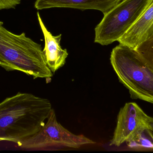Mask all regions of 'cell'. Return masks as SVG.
<instances>
[{
	"instance_id": "obj_1",
	"label": "cell",
	"mask_w": 153,
	"mask_h": 153,
	"mask_svg": "<svg viewBox=\"0 0 153 153\" xmlns=\"http://www.w3.org/2000/svg\"><path fill=\"white\" fill-rule=\"evenodd\" d=\"M47 99L18 93L0 102V141L17 144L38 133L52 111Z\"/></svg>"
},
{
	"instance_id": "obj_2",
	"label": "cell",
	"mask_w": 153,
	"mask_h": 153,
	"mask_svg": "<svg viewBox=\"0 0 153 153\" xmlns=\"http://www.w3.org/2000/svg\"><path fill=\"white\" fill-rule=\"evenodd\" d=\"M0 66L7 71H18L36 78L50 79L53 72L48 66L41 45L27 37L8 31L0 21Z\"/></svg>"
},
{
	"instance_id": "obj_3",
	"label": "cell",
	"mask_w": 153,
	"mask_h": 153,
	"mask_svg": "<svg viewBox=\"0 0 153 153\" xmlns=\"http://www.w3.org/2000/svg\"><path fill=\"white\" fill-rule=\"evenodd\" d=\"M111 66L132 99L153 104V69L134 49L120 44L111 51Z\"/></svg>"
},
{
	"instance_id": "obj_4",
	"label": "cell",
	"mask_w": 153,
	"mask_h": 153,
	"mask_svg": "<svg viewBox=\"0 0 153 153\" xmlns=\"http://www.w3.org/2000/svg\"><path fill=\"white\" fill-rule=\"evenodd\" d=\"M150 0H122L104 14L94 29V42L108 46L130 28L144 10Z\"/></svg>"
},
{
	"instance_id": "obj_5",
	"label": "cell",
	"mask_w": 153,
	"mask_h": 153,
	"mask_svg": "<svg viewBox=\"0 0 153 153\" xmlns=\"http://www.w3.org/2000/svg\"><path fill=\"white\" fill-rule=\"evenodd\" d=\"M95 142L83 135L73 134L57 121L55 111L52 109L43 128L34 135L17 143L27 150H56L64 148L78 149Z\"/></svg>"
},
{
	"instance_id": "obj_6",
	"label": "cell",
	"mask_w": 153,
	"mask_h": 153,
	"mask_svg": "<svg viewBox=\"0 0 153 153\" xmlns=\"http://www.w3.org/2000/svg\"><path fill=\"white\" fill-rule=\"evenodd\" d=\"M151 118L136 103H126L119 112L117 126L110 146H120L142 128L149 127Z\"/></svg>"
},
{
	"instance_id": "obj_7",
	"label": "cell",
	"mask_w": 153,
	"mask_h": 153,
	"mask_svg": "<svg viewBox=\"0 0 153 153\" xmlns=\"http://www.w3.org/2000/svg\"><path fill=\"white\" fill-rule=\"evenodd\" d=\"M153 33V0H150L144 10L130 28L118 41L135 49Z\"/></svg>"
},
{
	"instance_id": "obj_8",
	"label": "cell",
	"mask_w": 153,
	"mask_h": 153,
	"mask_svg": "<svg viewBox=\"0 0 153 153\" xmlns=\"http://www.w3.org/2000/svg\"><path fill=\"white\" fill-rule=\"evenodd\" d=\"M122 0H36L38 10L53 8H68L81 10H94L103 14L109 11Z\"/></svg>"
},
{
	"instance_id": "obj_9",
	"label": "cell",
	"mask_w": 153,
	"mask_h": 153,
	"mask_svg": "<svg viewBox=\"0 0 153 153\" xmlns=\"http://www.w3.org/2000/svg\"><path fill=\"white\" fill-rule=\"evenodd\" d=\"M37 17L45 38V46L43 51L46 63L51 72L55 73L64 65L68 53L67 49H62L60 45L62 34L53 36L45 26L39 12Z\"/></svg>"
},
{
	"instance_id": "obj_10",
	"label": "cell",
	"mask_w": 153,
	"mask_h": 153,
	"mask_svg": "<svg viewBox=\"0 0 153 153\" xmlns=\"http://www.w3.org/2000/svg\"><path fill=\"white\" fill-rule=\"evenodd\" d=\"M134 150H153V132L148 127L142 128L126 142Z\"/></svg>"
},
{
	"instance_id": "obj_11",
	"label": "cell",
	"mask_w": 153,
	"mask_h": 153,
	"mask_svg": "<svg viewBox=\"0 0 153 153\" xmlns=\"http://www.w3.org/2000/svg\"><path fill=\"white\" fill-rule=\"evenodd\" d=\"M135 49L146 63L153 69V33L148 39L141 43Z\"/></svg>"
},
{
	"instance_id": "obj_12",
	"label": "cell",
	"mask_w": 153,
	"mask_h": 153,
	"mask_svg": "<svg viewBox=\"0 0 153 153\" xmlns=\"http://www.w3.org/2000/svg\"><path fill=\"white\" fill-rule=\"evenodd\" d=\"M20 3L21 0H0V10L14 9Z\"/></svg>"
},
{
	"instance_id": "obj_13",
	"label": "cell",
	"mask_w": 153,
	"mask_h": 153,
	"mask_svg": "<svg viewBox=\"0 0 153 153\" xmlns=\"http://www.w3.org/2000/svg\"><path fill=\"white\" fill-rule=\"evenodd\" d=\"M149 128L153 132V118L151 117L150 123L149 124Z\"/></svg>"
}]
</instances>
